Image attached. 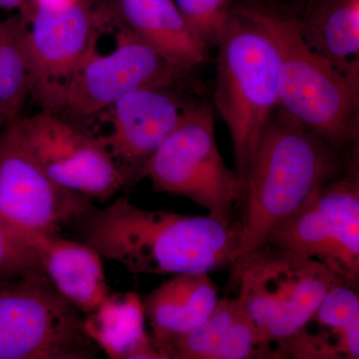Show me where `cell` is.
I'll list each match as a JSON object with an SVG mask.
<instances>
[{"instance_id":"cell-9","label":"cell","mask_w":359,"mask_h":359,"mask_svg":"<svg viewBox=\"0 0 359 359\" xmlns=\"http://www.w3.org/2000/svg\"><path fill=\"white\" fill-rule=\"evenodd\" d=\"M112 6H94L90 0L59 11L25 4V46L30 96L41 110L62 114L73 78Z\"/></svg>"},{"instance_id":"cell-3","label":"cell","mask_w":359,"mask_h":359,"mask_svg":"<svg viewBox=\"0 0 359 359\" xmlns=\"http://www.w3.org/2000/svg\"><path fill=\"white\" fill-rule=\"evenodd\" d=\"M268 33L280 65V110L346 159L358 158L359 72H344L304 41L295 16L271 7L238 9Z\"/></svg>"},{"instance_id":"cell-23","label":"cell","mask_w":359,"mask_h":359,"mask_svg":"<svg viewBox=\"0 0 359 359\" xmlns=\"http://www.w3.org/2000/svg\"><path fill=\"white\" fill-rule=\"evenodd\" d=\"M34 269L40 266L32 250L0 222V273H20Z\"/></svg>"},{"instance_id":"cell-16","label":"cell","mask_w":359,"mask_h":359,"mask_svg":"<svg viewBox=\"0 0 359 359\" xmlns=\"http://www.w3.org/2000/svg\"><path fill=\"white\" fill-rule=\"evenodd\" d=\"M275 351L276 359H358V287L337 283L308 323Z\"/></svg>"},{"instance_id":"cell-22","label":"cell","mask_w":359,"mask_h":359,"mask_svg":"<svg viewBox=\"0 0 359 359\" xmlns=\"http://www.w3.org/2000/svg\"><path fill=\"white\" fill-rule=\"evenodd\" d=\"M174 2L209 46L218 44L231 13V0H174Z\"/></svg>"},{"instance_id":"cell-25","label":"cell","mask_w":359,"mask_h":359,"mask_svg":"<svg viewBox=\"0 0 359 359\" xmlns=\"http://www.w3.org/2000/svg\"><path fill=\"white\" fill-rule=\"evenodd\" d=\"M25 4L26 0H0V11H20Z\"/></svg>"},{"instance_id":"cell-12","label":"cell","mask_w":359,"mask_h":359,"mask_svg":"<svg viewBox=\"0 0 359 359\" xmlns=\"http://www.w3.org/2000/svg\"><path fill=\"white\" fill-rule=\"evenodd\" d=\"M15 123L35 159L59 186L99 201L127 186L100 142L77 123L44 110Z\"/></svg>"},{"instance_id":"cell-7","label":"cell","mask_w":359,"mask_h":359,"mask_svg":"<svg viewBox=\"0 0 359 359\" xmlns=\"http://www.w3.org/2000/svg\"><path fill=\"white\" fill-rule=\"evenodd\" d=\"M156 192L186 198L222 221H236L245 180L226 166L215 134L212 109L191 104L173 133L142 168Z\"/></svg>"},{"instance_id":"cell-5","label":"cell","mask_w":359,"mask_h":359,"mask_svg":"<svg viewBox=\"0 0 359 359\" xmlns=\"http://www.w3.org/2000/svg\"><path fill=\"white\" fill-rule=\"evenodd\" d=\"M231 271L237 299L276 359V344L304 327L330 289L342 282L320 262L268 244Z\"/></svg>"},{"instance_id":"cell-1","label":"cell","mask_w":359,"mask_h":359,"mask_svg":"<svg viewBox=\"0 0 359 359\" xmlns=\"http://www.w3.org/2000/svg\"><path fill=\"white\" fill-rule=\"evenodd\" d=\"M73 224L81 242L138 275L209 273L231 268L242 249L238 219L146 210L127 197L92 205Z\"/></svg>"},{"instance_id":"cell-8","label":"cell","mask_w":359,"mask_h":359,"mask_svg":"<svg viewBox=\"0 0 359 359\" xmlns=\"http://www.w3.org/2000/svg\"><path fill=\"white\" fill-rule=\"evenodd\" d=\"M314 259L342 282L358 287V161L323 187L313 199L282 222L264 245Z\"/></svg>"},{"instance_id":"cell-2","label":"cell","mask_w":359,"mask_h":359,"mask_svg":"<svg viewBox=\"0 0 359 359\" xmlns=\"http://www.w3.org/2000/svg\"><path fill=\"white\" fill-rule=\"evenodd\" d=\"M353 160L340 155L278 108L245 173L238 219L242 249L231 269L263 247L278 224L308 204Z\"/></svg>"},{"instance_id":"cell-6","label":"cell","mask_w":359,"mask_h":359,"mask_svg":"<svg viewBox=\"0 0 359 359\" xmlns=\"http://www.w3.org/2000/svg\"><path fill=\"white\" fill-rule=\"evenodd\" d=\"M84 313L40 269L0 273V359H92Z\"/></svg>"},{"instance_id":"cell-10","label":"cell","mask_w":359,"mask_h":359,"mask_svg":"<svg viewBox=\"0 0 359 359\" xmlns=\"http://www.w3.org/2000/svg\"><path fill=\"white\" fill-rule=\"evenodd\" d=\"M114 34V46L105 53L97 48V35L73 78L61 114L71 121H88L139 90L172 87L187 73L137 36L118 14Z\"/></svg>"},{"instance_id":"cell-14","label":"cell","mask_w":359,"mask_h":359,"mask_svg":"<svg viewBox=\"0 0 359 359\" xmlns=\"http://www.w3.org/2000/svg\"><path fill=\"white\" fill-rule=\"evenodd\" d=\"M154 342L166 359H276L237 297L219 299L212 313L185 334Z\"/></svg>"},{"instance_id":"cell-26","label":"cell","mask_w":359,"mask_h":359,"mask_svg":"<svg viewBox=\"0 0 359 359\" xmlns=\"http://www.w3.org/2000/svg\"><path fill=\"white\" fill-rule=\"evenodd\" d=\"M6 125H8V123H7L6 118L2 117V116L0 115V131H1Z\"/></svg>"},{"instance_id":"cell-21","label":"cell","mask_w":359,"mask_h":359,"mask_svg":"<svg viewBox=\"0 0 359 359\" xmlns=\"http://www.w3.org/2000/svg\"><path fill=\"white\" fill-rule=\"evenodd\" d=\"M25 26L20 11L0 21V115L8 124L22 117L21 113L30 96Z\"/></svg>"},{"instance_id":"cell-15","label":"cell","mask_w":359,"mask_h":359,"mask_svg":"<svg viewBox=\"0 0 359 359\" xmlns=\"http://www.w3.org/2000/svg\"><path fill=\"white\" fill-rule=\"evenodd\" d=\"M14 237L32 250L53 287L84 314L109 294L102 257L90 245L60 233L29 231Z\"/></svg>"},{"instance_id":"cell-20","label":"cell","mask_w":359,"mask_h":359,"mask_svg":"<svg viewBox=\"0 0 359 359\" xmlns=\"http://www.w3.org/2000/svg\"><path fill=\"white\" fill-rule=\"evenodd\" d=\"M295 20L314 51L344 72H359V0H325Z\"/></svg>"},{"instance_id":"cell-18","label":"cell","mask_w":359,"mask_h":359,"mask_svg":"<svg viewBox=\"0 0 359 359\" xmlns=\"http://www.w3.org/2000/svg\"><path fill=\"white\" fill-rule=\"evenodd\" d=\"M143 299L132 292L108 294L84 314V330L111 359H166L146 330Z\"/></svg>"},{"instance_id":"cell-4","label":"cell","mask_w":359,"mask_h":359,"mask_svg":"<svg viewBox=\"0 0 359 359\" xmlns=\"http://www.w3.org/2000/svg\"><path fill=\"white\" fill-rule=\"evenodd\" d=\"M218 45L215 107L230 132L236 170L245 180L264 130L280 107L278 53L264 28L238 9Z\"/></svg>"},{"instance_id":"cell-11","label":"cell","mask_w":359,"mask_h":359,"mask_svg":"<svg viewBox=\"0 0 359 359\" xmlns=\"http://www.w3.org/2000/svg\"><path fill=\"white\" fill-rule=\"evenodd\" d=\"M92 205L89 198L59 186L45 173L15 122L0 131V222L13 236L60 233Z\"/></svg>"},{"instance_id":"cell-17","label":"cell","mask_w":359,"mask_h":359,"mask_svg":"<svg viewBox=\"0 0 359 359\" xmlns=\"http://www.w3.org/2000/svg\"><path fill=\"white\" fill-rule=\"evenodd\" d=\"M127 27L185 72L205 62L209 45L196 32L174 0H115Z\"/></svg>"},{"instance_id":"cell-19","label":"cell","mask_w":359,"mask_h":359,"mask_svg":"<svg viewBox=\"0 0 359 359\" xmlns=\"http://www.w3.org/2000/svg\"><path fill=\"white\" fill-rule=\"evenodd\" d=\"M218 289L208 273L175 275L143 299L154 340L185 334L201 325L219 302Z\"/></svg>"},{"instance_id":"cell-13","label":"cell","mask_w":359,"mask_h":359,"mask_svg":"<svg viewBox=\"0 0 359 359\" xmlns=\"http://www.w3.org/2000/svg\"><path fill=\"white\" fill-rule=\"evenodd\" d=\"M171 88L133 92L88 120L107 124V131L94 138L107 151L127 185L138 181L142 168L173 133L190 107Z\"/></svg>"},{"instance_id":"cell-24","label":"cell","mask_w":359,"mask_h":359,"mask_svg":"<svg viewBox=\"0 0 359 359\" xmlns=\"http://www.w3.org/2000/svg\"><path fill=\"white\" fill-rule=\"evenodd\" d=\"M80 0H26V4L35 8L59 11L74 6Z\"/></svg>"}]
</instances>
